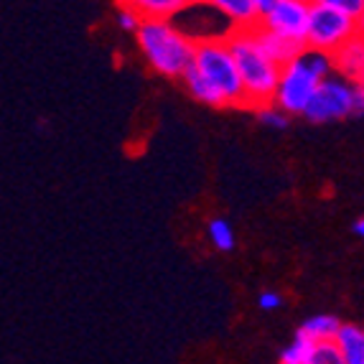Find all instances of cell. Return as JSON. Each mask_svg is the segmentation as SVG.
Masks as SVG:
<instances>
[{"instance_id":"obj_17","label":"cell","mask_w":364,"mask_h":364,"mask_svg":"<svg viewBox=\"0 0 364 364\" xmlns=\"http://www.w3.org/2000/svg\"><path fill=\"white\" fill-rule=\"evenodd\" d=\"M298 59L304 61L306 67H309L318 79H326L334 74V61H331V54H326V51H316V49H309V46H306V49L298 54Z\"/></svg>"},{"instance_id":"obj_22","label":"cell","mask_w":364,"mask_h":364,"mask_svg":"<svg viewBox=\"0 0 364 364\" xmlns=\"http://www.w3.org/2000/svg\"><path fill=\"white\" fill-rule=\"evenodd\" d=\"M257 304H260L262 311H278V309H283V304H286V301H283V296H280V293L265 291V293H260Z\"/></svg>"},{"instance_id":"obj_23","label":"cell","mask_w":364,"mask_h":364,"mask_svg":"<svg viewBox=\"0 0 364 364\" xmlns=\"http://www.w3.org/2000/svg\"><path fill=\"white\" fill-rule=\"evenodd\" d=\"M352 232L357 237H362L364 240V217H359V219H354V225H352Z\"/></svg>"},{"instance_id":"obj_14","label":"cell","mask_w":364,"mask_h":364,"mask_svg":"<svg viewBox=\"0 0 364 364\" xmlns=\"http://www.w3.org/2000/svg\"><path fill=\"white\" fill-rule=\"evenodd\" d=\"M181 79H183V85H186L188 95H191L196 102H204V105H209V107H225V100L219 97V92L214 90L194 67H188Z\"/></svg>"},{"instance_id":"obj_13","label":"cell","mask_w":364,"mask_h":364,"mask_svg":"<svg viewBox=\"0 0 364 364\" xmlns=\"http://www.w3.org/2000/svg\"><path fill=\"white\" fill-rule=\"evenodd\" d=\"M143 21H173L181 11H186V0H130Z\"/></svg>"},{"instance_id":"obj_21","label":"cell","mask_w":364,"mask_h":364,"mask_svg":"<svg viewBox=\"0 0 364 364\" xmlns=\"http://www.w3.org/2000/svg\"><path fill=\"white\" fill-rule=\"evenodd\" d=\"M328 3L339 13H344V16H349V18H354V21H359V16H362V11H364V0H328Z\"/></svg>"},{"instance_id":"obj_12","label":"cell","mask_w":364,"mask_h":364,"mask_svg":"<svg viewBox=\"0 0 364 364\" xmlns=\"http://www.w3.org/2000/svg\"><path fill=\"white\" fill-rule=\"evenodd\" d=\"M341 323H344V321H341L339 316L318 314V316H311V318H306V321L298 326V331L309 336L314 344H318V341H334L336 334H339Z\"/></svg>"},{"instance_id":"obj_15","label":"cell","mask_w":364,"mask_h":364,"mask_svg":"<svg viewBox=\"0 0 364 364\" xmlns=\"http://www.w3.org/2000/svg\"><path fill=\"white\" fill-rule=\"evenodd\" d=\"M314 346L316 344L309 339V336L301 334V331H296V336H293L291 344L280 352V364H309Z\"/></svg>"},{"instance_id":"obj_8","label":"cell","mask_w":364,"mask_h":364,"mask_svg":"<svg viewBox=\"0 0 364 364\" xmlns=\"http://www.w3.org/2000/svg\"><path fill=\"white\" fill-rule=\"evenodd\" d=\"M331 61H334V74L357 82V77L364 69V36L362 33H357V36L349 38L344 46H339V49L331 54Z\"/></svg>"},{"instance_id":"obj_7","label":"cell","mask_w":364,"mask_h":364,"mask_svg":"<svg viewBox=\"0 0 364 364\" xmlns=\"http://www.w3.org/2000/svg\"><path fill=\"white\" fill-rule=\"evenodd\" d=\"M318 85H321V79L316 77L301 59H293L291 64L280 69L273 105L280 112H286L288 117H304Z\"/></svg>"},{"instance_id":"obj_10","label":"cell","mask_w":364,"mask_h":364,"mask_svg":"<svg viewBox=\"0 0 364 364\" xmlns=\"http://www.w3.org/2000/svg\"><path fill=\"white\" fill-rule=\"evenodd\" d=\"M250 31V36L255 38V43L262 49V54L267 56V59H273L275 64H278L280 69L286 67V64H291L293 59H298V54H301V46H296V43L286 41V38H278L273 36V33H267V31H262L260 26H252Z\"/></svg>"},{"instance_id":"obj_11","label":"cell","mask_w":364,"mask_h":364,"mask_svg":"<svg viewBox=\"0 0 364 364\" xmlns=\"http://www.w3.org/2000/svg\"><path fill=\"white\" fill-rule=\"evenodd\" d=\"M344 364H364V328L357 323H341L334 339Z\"/></svg>"},{"instance_id":"obj_6","label":"cell","mask_w":364,"mask_h":364,"mask_svg":"<svg viewBox=\"0 0 364 364\" xmlns=\"http://www.w3.org/2000/svg\"><path fill=\"white\" fill-rule=\"evenodd\" d=\"M257 26L273 36L306 49L309 0H257Z\"/></svg>"},{"instance_id":"obj_19","label":"cell","mask_w":364,"mask_h":364,"mask_svg":"<svg viewBox=\"0 0 364 364\" xmlns=\"http://www.w3.org/2000/svg\"><path fill=\"white\" fill-rule=\"evenodd\" d=\"M309 364H344V359H341L334 341H318L311 352Z\"/></svg>"},{"instance_id":"obj_25","label":"cell","mask_w":364,"mask_h":364,"mask_svg":"<svg viewBox=\"0 0 364 364\" xmlns=\"http://www.w3.org/2000/svg\"><path fill=\"white\" fill-rule=\"evenodd\" d=\"M357 85H359V90H362V95H364V69H362V74L357 77Z\"/></svg>"},{"instance_id":"obj_1","label":"cell","mask_w":364,"mask_h":364,"mask_svg":"<svg viewBox=\"0 0 364 364\" xmlns=\"http://www.w3.org/2000/svg\"><path fill=\"white\" fill-rule=\"evenodd\" d=\"M135 41L148 67L161 77L181 79L194 64L196 43L171 21H143Z\"/></svg>"},{"instance_id":"obj_4","label":"cell","mask_w":364,"mask_h":364,"mask_svg":"<svg viewBox=\"0 0 364 364\" xmlns=\"http://www.w3.org/2000/svg\"><path fill=\"white\" fill-rule=\"evenodd\" d=\"M309 122H339L346 117H364V95L357 82L339 74L321 79L309 109L304 112Z\"/></svg>"},{"instance_id":"obj_24","label":"cell","mask_w":364,"mask_h":364,"mask_svg":"<svg viewBox=\"0 0 364 364\" xmlns=\"http://www.w3.org/2000/svg\"><path fill=\"white\" fill-rule=\"evenodd\" d=\"M357 26H359V33H362V36H364V11H362V16H359Z\"/></svg>"},{"instance_id":"obj_5","label":"cell","mask_w":364,"mask_h":364,"mask_svg":"<svg viewBox=\"0 0 364 364\" xmlns=\"http://www.w3.org/2000/svg\"><path fill=\"white\" fill-rule=\"evenodd\" d=\"M357 33V21L339 13L328 0H309V38H306L309 49L334 54Z\"/></svg>"},{"instance_id":"obj_20","label":"cell","mask_w":364,"mask_h":364,"mask_svg":"<svg viewBox=\"0 0 364 364\" xmlns=\"http://www.w3.org/2000/svg\"><path fill=\"white\" fill-rule=\"evenodd\" d=\"M255 112L262 125H267V128H273V130H288V125H291V117H288L286 112H280L275 105H265V107L255 109Z\"/></svg>"},{"instance_id":"obj_9","label":"cell","mask_w":364,"mask_h":364,"mask_svg":"<svg viewBox=\"0 0 364 364\" xmlns=\"http://www.w3.org/2000/svg\"><path fill=\"white\" fill-rule=\"evenodd\" d=\"M209 6L232 26V31L257 26V0H212Z\"/></svg>"},{"instance_id":"obj_16","label":"cell","mask_w":364,"mask_h":364,"mask_svg":"<svg viewBox=\"0 0 364 364\" xmlns=\"http://www.w3.org/2000/svg\"><path fill=\"white\" fill-rule=\"evenodd\" d=\"M207 232H209L212 245L219 250V252H232V250H235V245H237L235 230H232V225L225 217H214L212 222H209Z\"/></svg>"},{"instance_id":"obj_3","label":"cell","mask_w":364,"mask_h":364,"mask_svg":"<svg viewBox=\"0 0 364 364\" xmlns=\"http://www.w3.org/2000/svg\"><path fill=\"white\" fill-rule=\"evenodd\" d=\"M191 67L219 92V97L225 100V107H247L242 79H240L237 64L227 49V41L196 43Z\"/></svg>"},{"instance_id":"obj_18","label":"cell","mask_w":364,"mask_h":364,"mask_svg":"<svg viewBox=\"0 0 364 364\" xmlns=\"http://www.w3.org/2000/svg\"><path fill=\"white\" fill-rule=\"evenodd\" d=\"M115 13H117V16H115L117 26H120L122 31H128V33H138V28L143 26V16L135 11V6L130 3V0H125V3H117Z\"/></svg>"},{"instance_id":"obj_2","label":"cell","mask_w":364,"mask_h":364,"mask_svg":"<svg viewBox=\"0 0 364 364\" xmlns=\"http://www.w3.org/2000/svg\"><path fill=\"white\" fill-rule=\"evenodd\" d=\"M227 49L237 64V72L242 79L247 109H260L273 105L275 87H278L280 67L273 59H267L262 49L250 36V31H232L227 36Z\"/></svg>"}]
</instances>
